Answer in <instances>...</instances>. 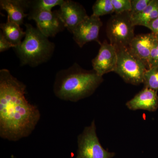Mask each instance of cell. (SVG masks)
<instances>
[{"label":"cell","instance_id":"9a60e30c","mask_svg":"<svg viewBox=\"0 0 158 158\" xmlns=\"http://www.w3.org/2000/svg\"><path fill=\"white\" fill-rule=\"evenodd\" d=\"M158 17V0H151L148 6L141 13L131 16L133 25L146 27Z\"/></svg>","mask_w":158,"mask_h":158},{"label":"cell","instance_id":"3957f363","mask_svg":"<svg viewBox=\"0 0 158 158\" xmlns=\"http://www.w3.org/2000/svg\"><path fill=\"white\" fill-rule=\"evenodd\" d=\"M25 26L24 39L14 48L21 65L36 67L51 59L55 51V44L32 25L27 23Z\"/></svg>","mask_w":158,"mask_h":158},{"label":"cell","instance_id":"5b68a950","mask_svg":"<svg viewBox=\"0 0 158 158\" xmlns=\"http://www.w3.org/2000/svg\"><path fill=\"white\" fill-rule=\"evenodd\" d=\"M117 52L118 59L114 72L128 84L138 85L143 83L144 74L148 69L147 65L130 54L127 49Z\"/></svg>","mask_w":158,"mask_h":158},{"label":"cell","instance_id":"9c48e42d","mask_svg":"<svg viewBox=\"0 0 158 158\" xmlns=\"http://www.w3.org/2000/svg\"><path fill=\"white\" fill-rule=\"evenodd\" d=\"M116 49L105 40L101 44L98 54L92 60L93 70L100 76L111 72H115L117 62Z\"/></svg>","mask_w":158,"mask_h":158},{"label":"cell","instance_id":"30bf717a","mask_svg":"<svg viewBox=\"0 0 158 158\" xmlns=\"http://www.w3.org/2000/svg\"><path fill=\"white\" fill-rule=\"evenodd\" d=\"M65 27L72 34L77 26L88 15L81 4L71 0H65L57 10Z\"/></svg>","mask_w":158,"mask_h":158},{"label":"cell","instance_id":"7c38bea8","mask_svg":"<svg viewBox=\"0 0 158 158\" xmlns=\"http://www.w3.org/2000/svg\"><path fill=\"white\" fill-rule=\"evenodd\" d=\"M131 110H142L155 112L158 107L157 91L144 87L126 104Z\"/></svg>","mask_w":158,"mask_h":158},{"label":"cell","instance_id":"d6986e66","mask_svg":"<svg viewBox=\"0 0 158 158\" xmlns=\"http://www.w3.org/2000/svg\"><path fill=\"white\" fill-rule=\"evenodd\" d=\"M111 1L115 14L131 11V0H111Z\"/></svg>","mask_w":158,"mask_h":158},{"label":"cell","instance_id":"277c9868","mask_svg":"<svg viewBox=\"0 0 158 158\" xmlns=\"http://www.w3.org/2000/svg\"><path fill=\"white\" fill-rule=\"evenodd\" d=\"M135 27L130 11L115 14L111 16L108 20L106 29L110 44L117 51L127 49L135 37Z\"/></svg>","mask_w":158,"mask_h":158},{"label":"cell","instance_id":"603a6c76","mask_svg":"<svg viewBox=\"0 0 158 158\" xmlns=\"http://www.w3.org/2000/svg\"><path fill=\"white\" fill-rule=\"evenodd\" d=\"M146 27L151 30L152 33L154 35L156 39L158 40V17L150 22Z\"/></svg>","mask_w":158,"mask_h":158},{"label":"cell","instance_id":"e0dca14e","mask_svg":"<svg viewBox=\"0 0 158 158\" xmlns=\"http://www.w3.org/2000/svg\"><path fill=\"white\" fill-rule=\"evenodd\" d=\"M92 11V15L98 17L114 12L111 0H97L94 4Z\"/></svg>","mask_w":158,"mask_h":158},{"label":"cell","instance_id":"5bb4252c","mask_svg":"<svg viewBox=\"0 0 158 158\" xmlns=\"http://www.w3.org/2000/svg\"><path fill=\"white\" fill-rule=\"evenodd\" d=\"M0 28L5 37L15 47L21 44L22 40L25 37V31H23L19 25L9 19H7L6 23L1 24Z\"/></svg>","mask_w":158,"mask_h":158},{"label":"cell","instance_id":"52a82bcc","mask_svg":"<svg viewBox=\"0 0 158 158\" xmlns=\"http://www.w3.org/2000/svg\"><path fill=\"white\" fill-rule=\"evenodd\" d=\"M29 20L36 22L38 30L46 37H54L65 28L57 10L41 11L31 10L28 14Z\"/></svg>","mask_w":158,"mask_h":158},{"label":"cell","instance_id":"ba28073f","mask_svg":"<svg viewBox=\"0 0 158 158\" xmlns=\"http://www.w3.org/2000/svg\"><path fill=\"white\" fill-rule=\"evenodd\" d=\"M102 22L100 17L88 15L74 30L72 34L73 39L80 48L91 41H96L101 44L99 40L100 30Z\"/></svg>","mask_w":158,"mask_h":158},{"label":"cell","instance_id":"7a4b0ae2","mask_svg":"<svg viewBox=\"0 0 158 158\" xmlns=\"http://www.w3.org/2000/svg\"><path fill=\"white\" fill-rule=\"evenodd\" d=\"M103 81L93 70L82 68L77 63L57 73L53 91L55 96L65 101L77 102L91 96Z\"/></svg>","mask_w":158,"mask_h":158},{"label":"cell","instance_id":"2e32d148","mask_svg":"<svg viewBox=\"0 0 158 158\" xmlns=\"http://www.w3.org/2000/svg\"><path fill=\"white\" fill-rule=\"evenodd\" d=\"M64 2V0H39L29 2V7H31V10L34 11H52L53 8L61 6Z\"/></svg>","mask_w":158,"mask_h":158},{"label":"cell","instance_id":"44dd1931","mask_svg":"<svg viewBox=\"0 0 158 158\" xmlns=\"http://www.w3.org/2000/svg\"><path fill=\"white\" fill-rule=\"evenodd\" d=\"M158 66V40L156 39L148 60V68Z\"/></svg>","mask_w":158,"mask_h":158},{"label":"cell","instance_id":"ffe728a7","mask_svg":"<svg viewBox=\"0 0 158 158\" xmlns=\"http://www.w3.org/2000/svg\"><path fill=\"white\" fill-rule=\"evenodd\" d=\"M151 0H131V9L130 11L131 16L142 12L148 6Z\"/></svg>","mask_w":158,"mask_h":158},{"label":"cell","instance_id":"4fadbf2b","mask_svg":"<svg viewBox=\"0 0 158 158\" xmlns=\"http://www.w3.org/2000/svg\"><path fill=\"white\" fill-rule=\"evenodd\" d=\"M30 1L21 0H1L0 6L8 14V19L19 25L23 23L25 18L28 16L25 11L29 8Z\"/></svg>","mask_w":158,"mask_h":158},{"label":"cell","instance_id":"7402d4cb","mask_svg":"<svg viewBox=\"0 0 158 158\" xmlns=\"http://www.w3.org/2000/svg\"><path fill=\"white\" fill-rule=\"evenodd\" d=\"M15 46L13 45L8 40L4 35H3L2 31L0 32V52H5L8 50L9 49L12 48H15Z\"/></svg>","mask_w":158,"mask_h":158},{"label":"cell","instance_id":"8992f818","mask_svg":"<svg viewBox=\"0 0 158 158\" xmlns=\"http://www.w3.org/2000/svg\"><path fill=\"white\" fill-rule=\"evenodd\" d=\"M77 144L76 158H112L115 156V153L109 152L102 146L94 120L78 136Z\"/></svg>","mask_w":158,"mask_h":158},{"label":"cell","instance_id":"8fae6325","mask_svg":"<svg viewBox=\"0 0 158 158\" xmlns=\"http://www.w3.org/2000/svg\"><path fill=\"white\" fill-rule=\"evenodd\" d=\"M156 39L152 33L137 35L130 43L127 51L134 57L145 63L148 68L150 55Z\"/></svg>","mask_w":158,"mask_h":158},{"label":"cell","instance_id":"6da1fadb","mask_svg":"<svg viewBox=\"0 0 158 158\" xmlns=\"http://www.w3.org/2000/svg\"><path fill=\"white\" fill-rule=\"evenodd\" d=\"M27 86L10 71L0 70V137L16 141L28 137L40 118L38 107L26 97Z\"/></svg>","mask_w":158,"mask_h":158},{"label":"cell","instance_id":"ac0fdd59","mask_svg":"<svg viewBox=\"0 0 158 158\" xmlns=\"http://www.w3.org/2000/svg\"><path fill=\"white\" fill-rule=\"evenodd\" d=\"M144 87L152 90H158V66L148 69L144 76Z\"/></svg>","mask_w":158,"mask_h":158}]
</instances>
